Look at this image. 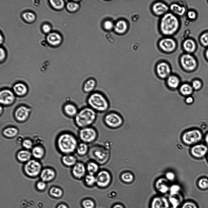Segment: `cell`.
I'll return each instance as SVG.
<instances>
[{"label":"cell","instance_id":"6da1fadb","mask_svg":"<svg viewBox=\"0 0 208 208\" xmlns=\"http://www.w3.org/2000/svg\"><path fill=\"white\" fill-rule=\"evenodd\" d=\"M86 102L87 106L97 113H106L110 107L109 100L104 93L95 91L88 96Z\"/></svg>","mask_w":208,"mask_h":208},{"label":"cell","instance_id":"7a4b0ae2","mask_svg":"<svg viewBox=\"0 0 208 208\" xmlns=\"http://www.w3.org/2000/svg\"><path fill=\"white\" fill-rule=\"evenodd\" d=\"M97 113L86 106L79 109L74 118L76 125L80 129L91 126L96 122Z\"/></svg>","mask_w":208,"mask_h":208},{"label":"cell","instance_id":"3957f363","mask_svg":"<svg viewBox=\"0 0 208 208\" xmlns=\"http://www.w3.org/2000/svg\"><path fill=\"white\" fill-rule=\"evenodd\" d=\"M179 26L178 19L172 13H166L163 16L160 21V29L162 33L165 35L170 36L175 33Z\"/></svg>","mask_w":208,"mask_h":208},{"label":"cell","instance_id":"277c9868","mask_svg":"<svg viewBox=\"0 0 208 208\" xmlns=\"http://www.w3.org/2000/svg\"><path fill=\"white\" fill-rule=\"evenodd\" d=\"M57 146L59 150L62 153L69 154L76 149L77 141L72 134L65 133L60 135L57 141Z\"/></svg>","mask_w":208,"mask_h":208},{"label":"cell","instance_id":"5b68a950","mask_svg":"<svg viewBox=\"0 0 208 208\" xmlns=\"http://www.w3.org/2000/svg\"><path fill=\"white\" fill-rule=\"evenodd\" d=\"M103 121L108 127L117 128L121 126L124 122V119L119 113L114 111L107 112L103 118Z\"/></svg>","mask_w":208,"mask_h":208},{"label":"cell","instance_id":"8992f818","mask_svg":"<svg viewBox=\"0 0 208 208\" xmlns=\"http://www.w3.org/2000/svg\"><path fill=\"white\" fill-rule=\"evenodd\" d=\"M42 168L41 164L35 160H30L26 163L24 167L25 173L30 177H35L40 174Z\"/></svg>","mask_w":208,"mask_h":208},{"label":"cell","instance_id":"52a82bcc","mask_svg":"<svg viewBox=\"0 0 208 208\" xmlns=\"http://www.w3.org/2000/svg\"><path fill=\"white\" fill-rule=\"evenodd\" d=\"M202 137L201 132L198 129H194L185 132L182 136V139L186 144L192 145L200 141Z\"/></svg>","mask_w":208,"mask_h":208},{"label":"cell","instance_id":"ba28073f","mask_svg":"<svg viewBox=\"0 0 208 208\" xmlns=\"http://www.w3.org/2000/svg\"><path fill=\"white\" fill-rule=\"evenodd\" d=\"M180 62L182 68L187 71H194L197 66V62L195 58L188 53L183 54L181 56Z\"/></svg>","mask_w":208,"mask_h":208},{"label":"cell","instance_id":"9c48e42d","mask_svg":"<svg viewBox=\"0 0 208 208\" xmlns=\"http://www.w3.org/2000/svg\"><path fill=\"white\" fill-rule=\"evenodd\" d=\"M79 135L80 139L84 143L93 141L97 136V132L91 126L80 129Z\"/></svg>","mask_w":208,"mask_h":208},{"label":"cell","instance_id":"30bf717a","mask_svg":"<svg viewBox=\"0 0 208 208\" xmlns=\"http://www.w3.org/2000/svg\"><path fill=\"white\" fill-rule=\"evenodd\" d=\"M16 95L13 91L9 89H4L0 92V102L4 106L12 104L15 101Z\"/></svg>","mask_w":208,"mask_h":208},{"label":"cell","instance_id":"8fae6325","mask_svg":"<svg viewBox=\"0 0 208 208\" xmlns=\"http://www.w3.org/2000/svg\"><path fill=\"white\" fill-rule=\"evenodd\" d=\"M156 73L158 77L162 79H166L171 75V69L169 64L165 62L158 63L156 67Z\"/></svg>","mask_w":208,"mask_h":208},{"label":"cell","instance_id":"7c38bea8","mask_svg":"<svg viewBox=\"0 0 208 208\" xmlns=\"http://www.w3.org/2000/svg\"><path fill=\"white\" fill-rule=\"evenodd\" d=\"M30 111L31 110L29 107L24 105L20 106L16 110L15 117L18 121L24 122L28 118Z\"/></svg>","mask_w":208,"mask_h":208},{"label":"cell","instance_id":"4fadbf2b","mask_svg":"<svg viewBox=\"0 0 208 208\" xmlns=\"http://www.w3.org/2000/svg\"><path fill=\"white\" fill-rule=\"evenodd\" d=\"M160 48L163 51L170 52L174 51L176 47V43L172 38H165L162 39L159 42Z\"/></svg>","mask_w":208,"mask_h":208},{"label":"cell","instance_id":"5bb4252c","mask_svg":"<svg viewBox=\"0 0 208 208\" xmlns=\"http://www.w3.org/2000/svg\"><path fill=\"white\" fill-rule=\"evenodd\" d=\"M96 183L99 186L104 187L107 186L111 180L109 173L106 171H100L96 177Z\"/></svg>","mask_w":208,"mask_h":208},{"label":"cell","instance_id":"9a60e30c","mask_svg":"<svg viewBox=\"0 0 208 208\" xmlns=\"http://www.w3.org/2000/svg\"><path fill=\"white\" fill-rule=\"evenodd\" d=\"M97 82L96 80L93 77L87 79L85 81L82 86L83 92L88 95L95 91Z\"/></svg>","mask_w":208,"mask_h":208},{"label":"cell","instance_id":"2e32d148","mask_svg":"<svg viewBox=\"0 0 208 208\" xmlns=\"http://www.w3.org/2000/svg\"><path fill=\"white\" fill-rule=\"evenodd\" d=\"M208 151L207 147L204 144H200L193 146L191 149V152L193 156L197 158H201L205 156Z\"/></svg>","mask_w":208,"mask_h":208},{"label":"cell","instance_id":"e0dca14e","mask_svg":"<svg viewBox=\"0 0 208 208\" xmlns=\"http://www.w3.org/2000/svg\"><path fill=\"white\" fill-rule=\"evenodd\" d=\"M169 201L163 196H157L152 199L151 208H169Z\"/></svg>","mask_w":208,"mask_h":208},{"label":"cell","instance_id":"ac0fdd59","mask_svg":"<svg viewBox=\"0 0 208 208\" xmlns=\"http://www.w3.org/2000/svg\"><path fill=\"white\" fill-rule=\"evenodd\" d=\"M79 110L77 105L72 102L66 103L63 108V111L65 115L69 118H73L77 115Z\"/></svg>","mask_w":208,"mask_h":208},{"label":"cell","instance_id":"d6986e66","mask_svg":"<svg viewBox=\"0 0 208 208\" xmlns=\"http://www.w3.org/2000/svg\"><path fill=\"white\" fill-rule=\"evenodd\" d=\"M168 9V6L162 2L155 3L152 7V10L154 13L158 16L164 15L167 13Z\"/></svg>","mask_w":208,"mask_h":208},{"label":"cell","instance_id":"ffe728a7","mask_svg":"<svg viewBox=\"0 0 208 208\" xmlns=\"http://www.w3.org/2000/svg\"><path fill=\"white\" fill-rule=\"evenodd\" d=\"M86 169L85 166L82 163H76L73 167L72 172L74 176L77 178H81L85 175Z\"/></svg>","mask_w":208,"mask_h":208},{"label":"cell","instance_id":"44dd1931","mask_svg":"<svg viewBox=\"0 0 208 208\" xmlns=\"http://www.w3.org/2000/svg\"><path fill=\"white\" fill-rule=\"evenodd\" d=\"M55 171L52 169L45 168L42 170L40 174L42 181L46 182L53 180L55 176Z\"/></svg>","mask_w":208,"mask_h":208},{"label":"cell","instance_id":"7402d4cb","mask_svg":"<svg viewBox=\"0 0 208 208\" xmlns=\"http://www.w3.org/2000/svg\"><path fill=\"white\" fill-rule=\"evenodd\" d=\"M166 83L169 88L175 89L179 87L181 81L178 76L171 74L166 79Z\"/></svg>","mask_w":208,"mask_h":208},{"label":"cell","instance_id":"603a6c76","mask_svg":"<svg viewBox=\"0 0 208 208\" xmlns=\"http://www.w3.org/2000/svg\"><path fill=\"white\" fill-rule=\"evenodd\" d=\"M12 89L15 95L20 97L26 95L28 90L26 85L23 83L21 82L15 84L13 86Z\"/></svg>","mask_w":208,"mask_h":208},{"label":"cell","instance_id":"cb8c5ba5","mask_svg":"<svg viewBox=\"0 0 208 208\" xmlns=\"http://www.w3.org/2000/svg\"><path fill=\"white\" fill-rule=\"evenodd\" d=\"M47 40L49 44L52 45L56 46L61 43L62 38L58 33L52 32L48 34L47 37Z\"/></svg>","mask_w":208,"mask_h":208},{"label":"cell","instance_id":"d4e9b609","mask_svg":"<svg viewBox=\"0 0 208 208\" xmlns=\"http://www.w3.org/2000/svg\"><path fill=\"white\" fill-rule=\"evenodd\" d=\"M183 47L185 51L189 53H192L196 50V44L193 40L188 39L184 41Z\"/></svg>","mask_w":208,"mask_h":208},{"label":"cell","instance_id":"484cf974","mask_svg":"<svg viewBox=\"0 0 208 208\" xmlns=\"http://www.w3.org/2000/svg\"><path fill=\"white\" fill-rule=\"evenodd\" d=\"M178 88L181 94L186 97L190 96L193 90L191 85L187 83L181 84Z\"/></svg>","mask_w":208,"mask_h":208},{"label":"cell","instance_id":"4316f807","mask_svg":"<svg viewBox=\"0 0 208 208\" xmlns=\"http://www.w3.org/2000/svg\"><path fill=\"white\" fill-rule=\"evenodd\" d=\"M32 155V153L28 150H22L17 153V157L20 162H27L30 160Z\"/></svg>","mask_w":208,"mask_h":208},{"label":"cell","instance_id":"83f0119b","mask_svg":"<svg viewBox=\"0 0 208 208\" xmlns=\"http://www.w3.org/2000/svg\"><path fill=\"white\" fill-rule=\"evenodd\" d=\"M167 180L164 178H160L157 180L156 184V188L158 190L162 193H166L169 188L166 184Z\"/></svg>","mask_w":208,"mask_h":208},{"label":"cell","instance_id":"f1b7e54d","mask_svg":"<svg viewBox=\"0 0 208 208\" xmlns=\"http://www.w3.org/2000/svg\"><path fill=\"white\" fill-rule=\"evenodd\" d=\"M170 9L174 15L182 16L185 13L186 9L183 6L176 3H173L170 5Z\"/></svg>","mask_w":208,"mask_h":208},{"label":"cell","instance_id":"f546056e","mask_svg":"<svg viewBox=\"0 0 208 208\" xmlns=\"http://www.w3.org/2000/svg\"><path fill=\"white\" fill-rule=\"evenodd\" d=\"M127 27L126 22L123 20L118 21L114 26L115 31L120 34L124 33L127 30Z\"/></svg>","mask_w":208,"mask_h":208},{"label":"cell","instance_id":"4dcf8cb0","mask_svg":"<svg viewBox=\"0 0 208 208\" xmlns=\"http://www.w3.org/2000/svg\"><path fill=\"white\" fill-rule=\"evenodd\" d=\"M62 160L63 163L66 166H74L76 163V159L73 156L66 154L62 157Z\"/></svg>","mask_w":208,"mask_h":208},{"label":"cell","instance_id":"1f68e13d","mask_svg":"<svg viewBox=\"0 0 208 208\" xmlns=\"http://www.w3.org/2000/svg\"><path fill=\"white\" fill-rule=\"evenodd\" d=\"M18 129L14 127H9L5 128L3 131V135L8 138H12L18 134Z\"/></svg>","mask_w":208,"mask_h":208},{"label":"cell","instance_id":"d6a6232c","mask_svg":"<svg viewBox=\"0 0 208 208\" xmlns=\"http://www.w3.org/2000/svg\"><path fill=\"white\" fill-rule=\"evenodd\" d=\"M44 154V150L41 146H36L32 148V154L36 158L41 159L43 157Z\"/></svg>","mask_w":208,"mask_h":208},{"label":"cell","instance_id":"836d02e7","mask_svg":"<svg viewBox=\"0 0 208 208\" xmlns=\"http://www.w3.org/2000/svg\"><path fill=\"white\" fill-rule=\"evenodd\" d=\"M178 195H170L169 197L168 201L172 206V208H177L180 205V200Z\"/></svg>","mask_w":208,"mask_h":208},{"label":"cell","instance_id":"e575fe53","mask_svg":"<svg viewBox=\"0 0 208 208\" xmlns=\"http://www.w3.org/2000/svg\"><path fill=\"white\" fill-rule=\"evenodd\" d=\"M99 169L98 165L94 162L89 163L87 165L86 169L89 174L93 175L96 173Z\"/></svg>","mask_w":208,"mask_h":208},{"label":"cell","instance_id":"d590c367","mask_svg":"<svg viewBox=\"0 0 208 208\" xmlns=\"http://www.w3.org/2000/svg\"><path fill=\"white\" fill-rule=\"evenodd\" d=\"M88 150V146L84 143H80L78 145L76 149L77 153L80 155L85 154L87 152Z\"/></svg>","mask_w":208,"mask_h":208},{"label":"cell","instance_id":"8d00e7d4","mask_svg":"<svg viewBox=\"0 0 208 208\" xmlns=\"http://www.w3.org/2000/svg\"><path fill=\"white\" fill-rule=\"evenodd\" d=\"M50 2L52 6L57 9H61L64 6V2L62 0H51Z\"/></svg>","mask_w":208,"mask_h":208},{"label":"cell","instance_id":"74e56055","mask_svg":"<svg viewBox=\"0 0 208 208\" xmlns=\"http://www.w3.org/2000/svg\"><path fill=\"white\" fill-rule=\"evenodd\" d=\"M23 17L24 20L28 22H32L35 19V15L30 12H26L23 14Z\"/></svg>","mask_w":208,"mask_h":208},{"label":"cell","instance_id":"f35d334b","mask_svg":"<svg viewBox=\"0 0 208 208\" xmlns=\"http://www.w3.org/2000/svg\"><path fill=\"white\" fill-rule=\"evenodd\" d=\"M84 180L86 184L90 186L93 185L96 182V177L89 174L85 176Z\"/></svg>","mask_w":208,"mask_h":208},{"label":"cell","instance_id":"ab89813d","mask_svg":"<svg viewBox=\"0 0 208 208\" xmlns=\"http://www.w3.org/2000/svg\"><path fill=\"white\" fill-rule=\"evenodd\" d=\"M50 194L52 196L56 197H59L62 194V191L59 188L56 187H52L50 190Z\"/></svg>","mask_w":208,"mask_h":208},{"label":"cell","instance_id":"60d3db41","mask_svg":"<svg viewBox=\"0 0 208 208\" xmlns=\"http://www.w3.org/2000/svg\"><path fill=\"white\" fill-rule=\"evenodd\" d=\"M201 44L205 47H208V32H205L200 36L199 38Z\"/></svg>","mask_w":208,"mask_h":208},{"label":"cell","instance_id":"b9f144b4","mask_svg":"<svg viewBox=\"0 0 208 208\" xmlns=\"http://www.w3.org/2000/svg\"><path fill=\"white\" fill-rule=\"evenodd\" d=\"M121 177L122 181L126 182H131L133 179V175L129 172L123 173L122 174Z\"/></svg>","mask_w":208,"mask_h":208},{"label":"cell","instance_id":"7bdbcfd3","mask_svg":"<svg viewBox=\"0 0 208 208\" xmlns=\"http://www.w3.org/2000/svg\"><path fill=\"white\" fill-rule=\"evenodd\" d=\"M198 185L201 189H205L208 188V179L206 178H202L198 181Z\"/></svg>","mask_w":208,"mask_h":208},{"label":"cell","instance_id":"ee69618b","mask_svg":"<svg viewBox=\"0 0 208 208\" xmlns=\"http://www.w3.org/2000/svg\"><path fill=\"white\" fill-rule=\"evenodd\" d=\"M67 8L68 10L71 12L77 10L79 8V5L75 2H69L67 5Z\"/></svg>","mask_w":208,"mask_h":208},{"label":"cell","instance_id":"f6af8a7d","mask_svg":"<svg viewBox=\"0 0 208 208\" xmlns=\"http://www.w3.org/2000/svg\"><path fill=\"white\" fill-rule=\"evenodd\" d=\"M23 147L26 149H31L33 146V143L31 140L29 139H25L22 142Z\"/></svg>","mask_w":208,"mask_h":208},{"label":"cell","instance_id":"bcb514c9","mask_svg":"<svg viewBox=\"0 0 208 208\" xmlns=\"http://www.w3.org/2000/svg\"><path fill=\"white\" fill-rule=\"evenodd\" d=\"M191 85L193 90H197L200 89L202 84L200 80H195L193 81Z\"/></svg>","mask_w":208,"mask_h":208},{"label":"cell","instance_id":"7dc6e473","mask_svg":"<svg viewBox=\"0 0 208 208\" xmlns=\"http://www.w3.org/2000/svg\"><path fill=\"white\" fill-rule=\"evenodd\" d=\"M180 187L178 185H173L170 189V195H175L178 194Z\"/></svg>","mask_w":208,"mask_h":208},{"label":"cell","instance_id":"c3c4849f","mask_svg":"<svg viewBox=\"0 0 208 208\" xmlns=\"http://www.w3.org/2000/svg\"><path fill=\"white\" fill-rule=\"evenodd\" d=\"M83 204L85 208H93L94 206L93 202L89 199L84 200L83 202Z\"/></svg>","mask_w":208,"mask_h":208},{"label":"cell","instance_id":"681fc988","mask_svg":"<svg viewBox=\"0 0 208 208\" xmlns=\"http://www.w3.org/2000/svg\"><path fill=\"white\" fill-rule=\"evenodd\" d=\"M103 26L105 29L109 30L114 27V24L112 21L107 20L104 23Z\"/></svg>","mask_w":208,"mask_h":208},{"label":"cell","instance_id":"f907efd6","mask_svg":"<svg viewBox=\"0 0 208 208\" xmlns=\"http://www.w3.org/2000/svg\"><path fill=\"white\" fill-rule=\"evenodd\" d=\"M181 208H197L196 205L194 203L187 202L184 203Z\"/></svg>","mask_w":208,"mask_h":208},{"label":"cell","instance_id":"816d5d0a","mask_svg":"<svg viewBox=\"0 0 208 208\" xmlns=\"http://www.w3.org/2000/svg\"><path fill=\"white\" fill-rule=\"evenodd\" d=\"M37 189L41 190H43L46 187L45 182L42 181L38 182L37 184Z\"/></svg>","mask_w":208,"mask_h":208},{"label":"cell","instance_id":"f5cc1de1","mask_svg":"<svg viewBox=\"0 0 208 208\" xmlns=\"http://www.w3.org/2000/svg\"><path fill=\"white\" fill-rule=\"evenodd\" d=\"M188 17L191 19H194L196 17V14L195 12L193 11H189L187 13Z\"/></svg>","mask_w":208,"mask_h":208},{"label":"cell","instance_id":"db71d44e","mask_svg":"<svg viewBox=\"0 0 208 208\" xmlns=\"http://www.w3.org/2000/svg\"><path fill=\"white\" fill-rule=\"evenodd\" d=\"M42 29L45 33H48L51 30V26L48 24H45L43 26Z\"/></svg>","mask_w":208,"mask_h":208},{"label":"cell","instance_id":"11a10c76","mask_svg":"<svg viewBox=\"0 0 208 208\" xmlns=\"http://www.w3.org/2000/svg\"><path fill=\"white\" fill-rule=\"evenodd\" d=\"M5 56V53L4 50L2 48H0V61H3Z\"/></svg>","mask_w":208,"mask_h":208},{"label":"cell","instance_id":"9f6ffc18","mask_svg":"<svg viewBox=\"0 0 208 208\" xmlns=\"http://www.w3.org/2000/svg\"><path fill=\"white\" fill-rule=\"evenodd\" d=\"M193 98L190 96L186 97L185 99V103L188 104H192L193 102Z\"/></svg>","mask_w":208,"mask_h":208},{"label":"cell","instance_id":"6f0895ef","mask_svg":"<svg viewBox=\"0 0 208 208\" xmlns=\"http://www.w3.org/2000/svg\"><path fill=\"white\" fill-rule=\"evenodd\" d=\"M175 175L174 174L171 172H168L166 175V178L169 180H172L175 178Z\"/></svg>","mask_w":208,"mask_h":208},{"label":"cell","instance_id":"680465c9","mask_svg":"<svg viewBox=\"0 0 208 208\" xmlns=\"http://www.w3.org/2000/svg\"><path fill=\"white\" fill-rule=\"evenodd\" d=\"M205 140L206 143L208 146V132L206 135Z\"/></svg>","mask_w":208,"mask_h":208},{"label":"cell","instance_id":"91938a15","mask_svg":"<svg viewBox=\"0 0 208 208\" xmlns=\"http://www.w3.org/2000/svg\"><path fill=\"white\" fill-rule=\"evenodd\" d=\"M58 208H67V207L65 205L61 204L58 206Z\"/></svg>","mask_w":208,"mask_h":208},{"label":"cell","instance_id":"94428289","mask_svg":"<svg viewBox=\"0 0 208 208\" xmlns=\"http://www.w3.org/2000/svg\"><path fill=\"white\" fill-rule=\"evenodd\" d=\"M113 208H123V207L121 205H117L115 206Z\"/></svg>","mask_w":208,"mask_h":208},{"label":"cell","instance_id":"6125c7cd","mask_svg":"<svg viewBox=\"0 0 208 208\" xmlns=\"http://www.w3.org/2000/svg\"><path fill=\"white\" fill-rule=\"evenodd\" d=\"M205 56L206 59L208 60V48L206 50L205 52Z\"/></svg>","mask_w":208,"mask_h":208},{"label":"cell","instance_id":"be15d7a7","mask_svg":"<svg viewBox=\"0 0 208 208\" xmlns=\"http://www.w3.org/2000/svg\"><path fill=\"white\" fill-rule=\"evenodd\" d=\"M2 37L1 35H0V43L1 44L2 42L3 41V39H2Z\"/></svg>","mask_w":208,"mask_h":208},{"label":"cell","instance_id":"e7e4bbea","mask_svg":"<svg viewBox=\"0 0 208 208\" xmlns=\"http://www.w3.org/2000/svg\"><path fill=\"white\" fill-rule=\"evenodd\" d=\"M207 160H208V155H207Z\"/></svg>","mask_w":208,"mask_h":208}]
</instances>
